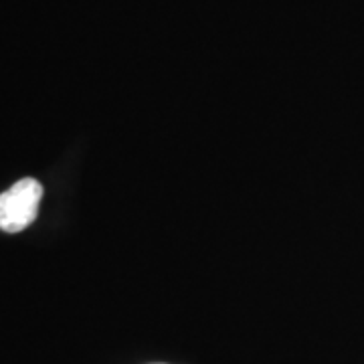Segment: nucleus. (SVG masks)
Listing matches in <instances>:
<instances>
[{"label":"nucleus","instance_id":"obj_1","mask_svg":"<svg viewBox=\"0 0 364 364\" xmlns=\"http://www.w3.org/2000/svg\"><path fill=\"white\" fill-rule=\"evenodd\" d=\"M43 186L35 178H23L0 195V229L18 233L37 219Z\"/></svg>","mask_w":364,"mask_h":364}]
</instances>
